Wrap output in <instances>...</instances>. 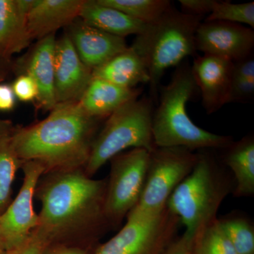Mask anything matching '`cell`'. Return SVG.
<instances>
[{
  "mask_svg": "<svg viewBox=\"0 0 254 254\" xmlns=\"http://www.w3.org/2000/svg\"><path fill=\"white\" fill-rule=\"evenodd\" d=\"M101 120L78 102L58 103L44 120L16 127L11 145L21 161L41 164L45 174L84 169Z\"/></svg>",
  "mask_w": 254,
  "mask_h": 254,
  "instance_id": "obj_2",
  "label": "cell"
},
{
  "mask_svg": "<svg viewBox=\"0 0 254 254\" xmlns=\"http://www.w3.org/2000/svg\"><path fill=\"white\" fill-rule=\"evenodd\" d=\"M254 95V79H232L229 103H248Z\"/></svg>",
  "mask_w": 254,
  "mask_h": 254,
  "instance_id": "obj_28",
  "label": "cell"
},
{
  "mask_svg": "<svg viewBox=\"0 0 254 254\" xmlns=\"http://www.w3.org/2000/svg\"><path fill=\"white\" fill-rule=\"evenodd\" d=\"M198 153L191 173L170 195L167 207L186 227L184 235L192 241L198 232L218 220L217 213L232 190L230 179L211 154Z\"/></svg>",
  "mask_w": 254,
  "mask_h": 254,
  "instance_id": "obj_5",
  "label": "cell"
},
{
  "mask_svg": "<svg viewBox=\"0 0 254 254\" xmlns=\"http://www.w3.org/2000/svg\"><path fill=\"white\" fill-rule=\"evenodd\" d=\"M22 186L16 198L0 215V249L11 252L24 245L31 238L38 225V214L33 208L35 190L45 174L41 164L23 162Z\"/></svg>",
  "mask_w": 254,
  "mask_h": 254,
  "instance_id": "obj_10",
  "label": "cell"
},
{
  "mask_svg": "<svg viewBox=\"0 0 254 254\" xmlns=\"http://www.w3.org/2000/svg\"><path fill=\"white\" fill-rule=\"evenodd\" d=\"M215 2L216 0H179L182 12L193 16L210 14Z\"/></svg>",
  "mask_w": 254,
  "mask_h": 254,
  "instance_id": "obj_29",
  "label": "cell"
},
{
  "mask_svg": "<svg viewBox=\"0 0 254 254\" xmlns=\"http://www.w3.org/2000/svg\"><path fill=\"white\" fill-rule=\"evenodd\" d=\"M197 89L190 65L182 63L161 88L158 105L153 111L152 131L156 147H182L193 151L223 150L233 142L231 136L206 131L190 120L187 104Z\"/></svg>",
  "mask_w": 254,
  "mask_h": 254,
  "instance_id": "obj_3",
  "label": "cell"
},
{
  "mask_svg": "<svg viewBox=\"0 0 254 254\" xmlns=\"http://www.w3.org/2000/svg\"><path fill=\"white\" fill-rule=\"evenodd\" d=\"M79 18L89 26L124 38L139 35L147 26L115 8L100 4L98 0H84Z\"/></svg>",
  "mask_w": 254,
  "mask_h": 254,
  "instance_id": "obj_20",
  "label": "cell"
},
{
  "mask_svg": "<svg viewBox=\"0 0 254 254\" xmlns=\"http://www.w3.org/2000/svg\"><path fill=\"white\" fill-rule=\"evenodd\" d=\"M232 79H254V59L252 55L233 63Z\"/></svg>",
  "mask_w": 254,
  "mask_h": 254,
  "instance_id": "obj_30",
  "label": "cell"
},
{
  "mask_svg": "<svg viewBox=\"0 0 254 254\" xmlns=\"http://www.w3.org/2000/svg\"><path fill=\"white\" fill-rule=\"evenodd\" d=\"M180 223L168 207L148 218L127 215L125 226L91 254H162L175 240Z\"/></svg>",
  "mask_w": 254,
  "mask_h": 254,
  "instance_id": "obj_9",
  "label": "cell"
},
{
  "mask_svg": "<svg viewBox=\"0 0 254 254\" xmlns=\"http://www.w3.org/2000/svg\"><path fill=\"white\" fill-rule=\"evenodd\" d=\"M195 50L236 63L252 55L254 31L244 25L222 21H203L195 36Z\"/></svg>",
  "mask_w": 254,
  "mask_h": 254,
  "instance_id": "obj_11",
  "label": "cell"
},
{
  "mask_svg": "<svg viewBox=\"0 0 254 254\" xmlns=\"http://www.w3.org/2000/svg\"><path fill=\"white\" fill-rule=\"evenodd\" d=\"M12 62L5 60L0 56V70L6 71V72H9V71L12 70Z\"/></svg>",
  "mask_w": 254,
  "mask_h": 254,
  "instance_id": "obj_36",
  "label": "cell"
},
{
  "mask_svg": "<svg viewBox=\"0 0 254 254\" xmlns=\"http://www.w3.org/2000/svg\"><path fill=\"white\" fill-rule=\"evenodd\" d=\"M6 252H4V251L1 250V249H0V254H6Z\"/></svg>",
  "mask_w": 254,
  "mask_h": 254,
  "instance_id": "obj_38",
  "label": "cell"
},
{
  "mask_svg": "<svg viewBox=\"0 0 254 254\" xmlns=\"http://www.w3.org/2000/svg\"><path fill=\"white\" fill-rule=\"evenodd\" d=\"M55 34L38 41L24 62L13 63L12 70L21 71L36 82L38 94L37 103L43 110L51 111L57 105L55 95Z\"/></svg>",
  "mask_w": 254,
  "mask_h": 254,
  "instance_id": "obj_15",
  "label": "cell"
},
{
  "mask_svg": "<svg viewBox=\"0 0 254 254\" xmlns=\"http://www.w3.org/2000/svg\"><path fill=\"white\" fill-rule=\"evenodd\" d=\"M203 18L185 14L172 6L137 35L130 47L141 57L148 68L152 99L158 98L159 85L165 71L178 66L196 51L195 32Z\"/></svg>",
  "mask_w": 254,
  "mask_h": 254,
  "instance_id": "obj_4",
  "label": "cell"
},
{
  "mask_svg": "<svg viewBox=\"0 0 254 254\" xmlns=\"http://www.w3.org/2000/svg\"><path fill=\"white\" fill-rule=\"evenodd\" d=\"M47 247L44 241L32 233L31 238L24 245L6 254H43Z\"/></svg>",
  "mask_w": 254,
  "mask_h": 254,
  "instance_id": "obj_31",
  "label": "cell"
},
{
  "mask_svg": "<svg viewBox=\"0 0 254 254\" xmlns=\"http://www.w3.org/2000/svg\"><path fill=\"white\" fill-rule=\"evenodd\" d=\"M190 250L191 241L183 235L177 240H174L162 254H191Z\"/></svg>",
  "mask_w": 254,
  "mask_h": 254,
  "instance_id": "obj_32",
  "label": "cell"
},
{
  "mask_svg": "<svg viewBox=\"0 0 254 254\" xmlns=\"http://www.w3.org/2000/svg\"><path fill=\"white\" fill-rule=\"evenodd\" d=\"M16 127L10 120L0 118V139L11 136Z\"/></svg>",
  "mask_w": 254,
  "mask_h": 254,
  "instance_id": "obj_35",
  "label": "cell"
},
{
  "mask_svg": "<svg viewBox=\"0 0 254 254\" xmlns=\"http://www.w3.org/2000/svg\"><path fill=\"white\" fill-rule=\"evenodd\" d=\"M11 88L16 98L21 101H33L36 100L38 97V91L36 82L26 73L18 75Z\"/></svg>",
  "mask_w": 254,
  "mask_h": 254,
  "instance_id": "obj_27",
  "label": "cell"
},
{
  "mask_svg": "<svg viewBox=\"0 0 254 254\" xmlns=\"http://www.w3.org/2000/svg\"><path fill=\"white\" fill-rule=\"evenodd\" d=\"M22 165L11 145V136L0 139V215L12 201L13 183Z\"/></svg>",
  "mask_w": 254,
  "mask_h": 254,
  "instance_id": "obj_23",
  "label": "cell"
},
{
  "mask_svg": "<svg viewBox=\"0 0 254 254\" xmlns=\"http://www.w3.org/2000/svg\"><path fill=\"white\" fill-rule=\"evenodd\" d=\"M33 0H0V56L9 61L32 42L27 16Z\"/></svg>",
  "mask_w": 254,
  "mask_h": 254,
  "instance_id": "obj_17",
  "label": "cell"
},
{
  "mask_svg": "<svg viewBox=\"0 0 254 254\" xmlns=\"http://www.w3.org/2000/svg\"><path fill=\"white\" fill-rule=\"evenodd\" d=\"M84 0H33L27 16L32 41L55 34L79 18Z\"/></svg>",
  "mask_w": 254,
  "mask_h": 254,
  "instance_id": "obj_16",
  "label": "cell"
},
{
  "mask_svg": "<svg viewBox=\"0 0 254 254\" xmlns=\"http://www.w3.org/2000/svg\"><path fill=\"white\" fill-rule=\"evenodd\" d=\"M16 96L9 85L0 84V110L9 111L15 106Z\"/></svg>",
  "mask_w": 254,
  "mask_h": 254,
  "instance_id": "obj_33",
  "label": "cell"
},
{
  "mask_svg": "<svg viewBox=\"0 0 254 254\" xmlns=\"http://www.w3.org/2000/svg\"><path fill=\"white\" fill-rule=\"evenodd\" d=\"M153 100L148 97L128 102L110 115L92 145L84 168L93 177L105 163L128 148H156L152 131Z\"/></svg>",
  "mask_w": 254,
  "mask_h": 254,
  "instance_id": "obj_6",
  "label": "cell"
},
{
  "mask_svg": "<svg viewBox=\"0 0 254 254\" xmlns=\"http://www.w3.org/2000/svg\"><path fill=\"white\" fill-rule=\"evenodd\" d=\"M92 252L81 247L56 245L48 246L43 254H91Z\"/></svg>",
  "mask_w": 254,
  "mask_h": 254,
  "instance_id": "obj_34",
  "label": "cell"
},
{
  "mask_svg": "<svg viewBox=\"0 0 254 254\" xmlns=\"http://www.w3.org/2000/svg\"><path fill=\"white\" fill-rule=\"evenodd\" d=\"M204 21H222L247 25L254 28V2L235 4L230 1H217L213 11Z\"/></svg>",
  "mask_w": 254,
  "mask_h": 254,
  "instance_id": "obj_26",
  "label": "cell"
},
{
  "mask_svg": "<svg viewBox=\"0 0 254 254\" xmlns=\"http://www.w3.org/2000/svg\"><path fill=\"white\" fill-rule=\"evenodd\" d=\"M150 155V152L144 148H132L110 160L111 165L107 179L105 212L111 230L120 227L139 200Z\"/></svg>",
  "mask_w": 254,
  "mask_h": 254,
  "instance_id": "obj_8",
  "label": "cell"
},
{
  "mask_svg": "<svg viewBox=\"0 0 254 254\" xmlns=\"http://www.w3.org/2000/svg\"><path fill=\"white\" fill-rule=\"evenodd\" d=\"M67 31L78 56L92 70L128 48L125 38L89 26L79 18L68 26Z\"/></svg>",
  "mask_w": 254,
  "mask_h": 254,
  "instance_id": "obj_14",
  "label": "cell"
},
{
  "mask_svg": "<svg viewBox=\"0 0 254 254\" xmlns=\"http://www.w3.org/2000/svg\"><path fill=\"white\" fill-rule=\"evenodd\" d=\"M197 159V153L188 148L156 147L150 152L141 197L128 215L148 218L161 213L174 190L194 168Z\"/></svg>",
  "mask_w": 254,
  "mask_h": 254,
  "instance_id": "obj_7",
  "label": "cell"
},
{
  "mask_svg": "<svg viewBox=\"0 0 254 254\" xmlns=\"http://www.w3.org/2000/svg\"><path fill=\"white\" fill-rule=\"evenodd\" d=\"M226 150L224 161L235 175L236 197L252 196L254 194V139L247 136L232 142Z\"/></svg>",
  "mask_w": 254,
  "mask_h": 254,
  "instance_id": "obj_21",
  "label": "cell"
},
{
  "mask_svg": "<svg viewBox=\"0 0 254 254\" xmlns=\"http://www.w3.org/2000/svg\"><path fill=\"white\" fill-rule=\"evenodd\" d=\"M191 254H237L219 220L205 227L191 241Z\"/></svg>",
  "mask_w": 254,
  "mask_h": 254,
  "instance_id": "obj_24",
  "label": "cell"
},
{
  "mask_svg": "<svg viewBox=\"0 0 254 254\" xmlns=\"http://www.w3.org/2000/svg\"><path fill=\"white\" fill-rule=\"evenodd\" d=\"M92 76L126 88L149 83V74L141 56L131 47L94 68Z\"/></svg>",
  "mask_w": 254,
  "mask_h": 254,
  "instance_id": "obj_19",
  "label": "cell"
},
{
  "mask_svg": "<svg viewBox=\"0 0 254 254\" xmlns=\"http://www.w3.org/2000/svg\"><path fill=\"white\" fill-rule=\"evenodd\" d=\"M131 17L150 24L156 21L173 5L169 0H98Z\"/></svg>",
  "mask_w": 254,
  "mask_h": 254,
  "instance_id": "obj_22",
  "label": "cell"
},
{
  "mask_svg": "<svg viewBox=\"0 0 254 254\" xmlns=\"http://www.w3.org/2000/svg\"><path fill=\"white\" fill-rule=\"evenodd\" d=\"M190 68L207 114L215 113L229 103L233 63L203 55L195 58Z\"/></svg>",
  "mask_w": 254,
  "mask_h": 254,
  "instance_id": "obj_13",
  "label": "cell"
},
{
  "mask_svg": "<svg viewBox=\"0 0 254 254\" xmlns=\"http://www.w3.org/2000/svg\"><path fill=\"white\" fill-rule=\"evenodd\" d=\"M8 72H6V71H1L0 70V83L4 81L5 78H6V76H7Z\"/></svg>",
  "mask_w": 254,
  "mask_h": 254,
  "instance_id": "obj_37",
  "label": "cell"
},
{
  "mask_svg": "<svg viewBox=\"0 0 254 254\" xmlns=\"http://www.w3.org/2000/svg\"><path fill=\"white\" fill-rule=\"evenodd\" d=\"M106 188L107 179L94 180L84 169L45 174L35 190L41 210L33 233L48 246L92 251L111 230L105 212Z\"/></svg>",
  "mask_w": 254,
  "mask_h": 254,
  "instance_id": "obj_1",
  "label": "cell"
},
{
  "mask_svg": "<svg viewBox=\"0 0 254 254\" xmlns=\"http://www.w3.org/2000/svg\"><path fill=\"white\" fill-rule=\"evenodd\" d=\"M218 220L237 254H254V227L248 220L240 217Z\"/></svg>",
  "mask_w": 254,
  "mask_h": 254,
  "instance_id": "obj_25",
  "label": "cell"
},
{
  "mask_svg": "<svg viewBox=\"0 0 254 254\" xmlns=\"http://www.w3.org/2000/svg\"><path fill=\"white\" fill-rule=\"evenodd\" d=\"M140 88H126L99 78H92L78 103L92 118H108L123 105L141 95Z\"/></svg>",
  "mask_w": 254,
  "mask_h": 254,
  "instance_id": "obj_18",
  "label": "cell"
},
{
  "mask_svg": "<svg viewBox=\"0 0 254 254\" xmlns=\"http://www.w3.org/2000/svg\"><path fill=\"white\" fill-rule=\"evenodd\" d=\"M92 71L82 62L67 33L57 40L55 55L57 104L79 101L93 78Z\"/></svg>",
  "mask_w": 254,
  "mask_h": 254,
  "instance_id": "obj_12",
  "label": "cell"
}]
</instances>
